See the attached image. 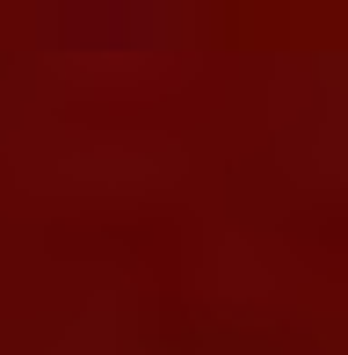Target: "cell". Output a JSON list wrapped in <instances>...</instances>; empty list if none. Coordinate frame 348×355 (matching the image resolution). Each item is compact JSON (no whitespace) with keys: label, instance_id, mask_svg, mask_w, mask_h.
<instances>
[{"label":"cell","instance_id":"cell-1","mask_svg":"<svg viewBox=\"0 0 348 355\" xmlns=\"http://www.w3.org/2000/svg\"><path fill=\"white\" fill-rule=\"evenodd\" d=\"M327 218H334V211H305V218L290 225V239L320 268H348V203H341V225H327Z\"/></svg>","mask_w":348,"mask_h":355}]
</instances>
